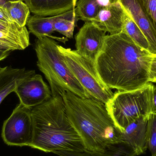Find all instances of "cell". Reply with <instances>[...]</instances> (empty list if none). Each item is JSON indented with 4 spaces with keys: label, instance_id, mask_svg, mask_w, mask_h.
I'll return each mask as SVG.
<instances>
[{
    "label": "cell",
    "instance_id": "22",
    "mask_svg": "<svg viewBox=\"0 0 156 156\" xmlns=\"http://www.w3.org/2000/svg\"><path fill=\"white\" fill-rule=\"evenodd\" d=\"M147 148L149 149L152 156L156 155V114L151 113L147 121L146 131Z\"/></svg>",
    "mask_w": 156,
    "mask_h": 156
},
{
    "label": "cell",
    "instance_id": "8",
    "mask_svg": "<svg viewBox=\"0 0 156 156\" xmlns=\"http://www.w3.org/2000/svg\"><path fill=\"white\" fill-rule=\"evenodd\" d=\"M20 103L32 108L49 100L52 97L50 89L40 75L33 74L21 81L14 90Z\"/></svg>",
    "mask_w": 156,
    "mask_h": 156
},
{
    "label": "cell",
    "instance_id": "12",
    "mask_svg": "<svg viewBox=\"0 0 156 156\" xmlns=\"http://www.w3.org/2000/svg\"><path fill=\"white\" fill-rule=\"evenodd\" d=\"M148 116H141L129 124L122 133L121 141L133 147L140 155L146 151V131Z\"/></svg>",
    "mask_w": 156,
    "mask_h": 156
},
{
    "label": "cell",
    "instance_id": "25",
    "mask_svg": "<svg viewBox=\"0 0 156 156\" xmlns=\"http://www.w3.org/2000/svg\"><path fill=\"white\" fill-rule=\"evenodd\" d=\"M156 81V55H153L149 73V82L154 83Z\"/></svg>",
    "mask_w": 156,
    "mask_h": 156
},
{
    "label": "cell",
    "instance_id": "3",
    "mask_svg": "<svg viewBox=\"0 0 156 156\" xmlns=\"http://www.w3.org/2000/svg\"><path fill=\"white\" fill-rule=\"evenodd\" d=\"M33 134L29 147L46 153L83 152L84 145L68 119L63 97H52L31 109Z\"/></svg>",
    "mask_w": 156,
    "mask_h": 156
},
{
    "label": "cell",
    "instance_id": "6",
    "mask_svg": "<svg viewBox=\"0 0 156 156\" xmlns=\"http://www.w3.org/2000/svg\"><path fill=\"white\" fill-rule=\"evenodd\" d=\"M66 65L92 99L106 103L113 96L112 89L100 80L95 64L79 54L76 50L58 45Z\"/></svg>",
    "mask_w": 156,
    "mask_h": 156
},
{
    "label": "cell",
    "instance_id": "21",
    "mask_svg": "<svg viewBox=\"0 0 156 156\" xmlns=\"http://www.w3.org/2000/svg\"><path fill=\"white\" fill-rule=\"evenodd\" d=\"M101 7L97 0H78L75 8L76 16L78 20L91 22Z\"/></svg>",
    "mask_w": 156,
    "mask_h": 156
},
{
    "label": "cell",
    "instance_id": "1",
    "mask_svg": "<svg viewBox=\"0 0 156 156\" xmlns=\"http://www.w3.org/2000/svg\"><path fill=\"white\" fill-rule=\"evenodd\" d=\"M153 55L124 32L105 36L95 61L101 80L111 89L135 90L149 83Z\"/></svg>",
    "mask_w": 156,
    "mask_h": 156
},
{
    "label": "cell",
    "instance_id": "13",
    "mask_svg": "<svg viewBox=\"0 0 156 156\" xmlns=\"http://www.w3.org/2000/svg\"><path fill=\"white\" fill-rule=\"evenodd\" d=\"M34 73L35 70H26L25 68L0 66V105L7 95L14 91L21 81Z\"/></svg>",
    "mask_w": 156,
    "mask_h": 156
},
{
    "label": "cell",
    "instance_id": "19",
    "mask_svg": "<svg viewBox=\"0 0 156 156\" xmlns=\"http://www.w3.org/2000/svg\"><path fill=\"white\" fill-rule=\"evenodd\" d=\"M5 8L10 17L20 27H24L30 17L29 7L23 1L9 2L5 4Z\"/></svg>",
    "mask_w": 156,
    "mask_h": 156
},
{
    "label": "cell",
    "instance_id": "9",
    "mask_svg": "<svg viewBox=\"0 0 156 156\" xmlns=\"http://www.w3.org/2000/svg\"><path fill=\"white\" fill-rule=\"evenodd\" d=\"M105 33L92 22H85L75 36L77 52L95 64L106 36Z\"/></svg>",
    "mask_w": 156,
    "mask_h": 156
},
{
    "label": "cell",
    "instance_id": "33",
    "mask_svg": "<svg viewBox=\"0 0 156 156\" xmlns=\"http://www.w3.org/2000/svg\"><path fill=\"white\" fill-rule=\"evenodd\" d=\"M155 156H156V155Z\"/></svg>",
    "mask_w": 156,
    "mask_h": 156
},
{
    "label": "cell",
    "instance_id": "31",
    "mask_svg": "<svg viewBox=\"0 0 156 156\" xmlns=\"http://www.w3.org/2000/svg\"><path fill=\"white\" fill-rule=\"evenodd\" d=\"M78 0H73V8L74 9H75L76 7V5L77 2Z\"/></svg>",
    "mask_w": 156,
    "mask_h": 156
},
{
    "label": "cell",
    "instance_id": "4",
    "mask_svg": "<svg viewBox=\"0 0 156 156\" xmlns=\"http://www.w3.org/2000/svg\"><path fill=\"white\" fill-rule=\"evenodd\" d=\"M58 44L45 37L37 38L34 45L37 67L49 82L52 97H62L66 92L70 91L81 97L91 98L66 65Z\"/></svg>",
    "mask_w": 156,
    "mask_h": 156
},
{
    "label": "cell",
    "instance_id": "28",
    "mask_svg": "<svg viewBox=\"0 0 156 156\" xmlns=\"http://www.w3.org/2000/svg\"><path fill=\"white\" fill-rule=\"evenodd\" d=\"M10 55V52L6 50L0 49V61H2Z\"/></svg>",
    "mask_w": 156,
    "mask_h": 156
},
{
    "label": "cell",
    "instance_id": "18",
    "mask_svg": "<svg viewBox=\"0 0 156 156\" xmlns=\"http://www.w3.org/2000/svg\"><path fill=\"white\" fill-rule=\"evenodd\" d=\"M29 36L18 35L0 31V49L11 52L22 50L30 45Z\"/></svg>",
    "mask_w": 156,
    "mask_h": 156
},
{
    "label": "cell",
    "instance_id": "2",
    "mask_svg": "<svg viewBox=\"0 0 156 156\" xmlns=\"http://www.w3.org/2000/svg\"><path fill=\"white\" fill-rule=\"evenodd\" d=\"M62 97L67 115L86 151L103 152L122 142V132L115 124L104 103L70 91L66 92Z\"/></svg>",
    "mask_w": 156,
    "mask_h": 156
},
{
    "label": "cell",
    "instance_id": "20",
    "mask_svg": "<svg viewBox=\"0 0 156 156\" xmlns=\"http://www.w3.org/2000/svg\"><path fill=\"white\" fill-rule=\"evenodd\" d=\"M122 31L126 33L137 46L149 52V43L146 37L139 27L126 12Z\"/></svg>",
    "mask_w": 156,
    "mask_h": 156
},
{
    "label": "cell",
    "instance_id": "24",
    "mask_svg": "<svg viewBox=\"0 0 156 156\" xmlns=\"http://www.w3.org/2000/svg\"><path fill=\"white\" fill-rule=\"evenodd\" d=\"M148 15L156 25V0H140Z\"/></svg>",
    "mask_w": 156,
    "mask_h": 156
},
{
    "label": "cell",
    "instance_id": "11",
    "mask_svg": "<svg viewBox=\"0 0 156 156\" xmlns=\"http://www.w3.org/2000/svg\"><path fill=\"white\" fill-rule=\"evenodd\" d=\"M125 12L117 1L111 2L107 6L102 7L97 16L91 22L104 32L110 35L121 33L123 29Z\"/></svg>",
    "mask_w": 156,
    "mask_h": 156
},
{
    "label": "cell",
    "instance_id": "30",
    "mask_svg": "<svg viewBox=\"0 0 156 156\" xmlns=\"http://www.w3.org/2000/svg\"><path fill=\"white\" fill-rule=\"evenodd\" d=\"M17 1H24V0H0V6H3L9 2H17Z\"/></svg>",
    "mask_w": 156,
    "mask_h": 156
},
{
    "label": "cell",
    "instance_id": "32",
    "mask_svg": "<svg viewBox=\"0 0 156 156\" xmlns=\"http://www.w3.org/2000/svg\"><path fill=\"white\" fill-rule=\"evenodd\" d=\"M156 81H155V82H156Z\"/></svg>",
    "mask_w": 156,
    "mask_h": 156
},
{
    "label": "cell",
    "instance_id": "27",
    "mask_svg": "<svg viewBox=\"0 0 156 156\" xmlns=\"http://www.w3.org/2000/svg\"><path fill=\"white\" fill-rule=\"evenodd\" d=\"M154 83H156V81ZM152 113L156 114V85H154L153 89V109Z\"/></svg>",
    "mask_w": 156,
    "mask_h": 156
},
{
    "label": "cell",
    "instance_id": "23",
    "mask_svg": "<svg viewBox=\"0 0 156 156\" xmlns=\"http://www.w3.org/2000/svg\"><path fill=\"white\" fill-rule=\"evenodd\" d=\"M0 31L18 35L29 36L26 27H20L15 23H9L0 21Z\"/></svg>",
    "mask_w": 156,
    "mask_h": 156
},
{
    "label": "cell",
    "instance_id": "15",
    "mask_svg": "<svg viewBox=\"0 0 156 156\" xmlns=\"http://www.w3.org/2000/svg\"><path fill=\"white\" fill-rule=\"evenodd\" d=\"M59 156H136L139 155L137 151L125 142H121L114 144L101 152H69L56 151L54 152Z\"/></svg>",
    "mask_w": 156,
    "mask_h": 156
},
{
    "label": "cell",
    "instance_id": "5",
    "mask_svg": "<svg viewBox=\"0 0 156 156\" xmlns=\"http://www.w3.org/2000/svg\"><path fill=\"white\" fill-rule=\"evenodd\" d=\"M154 86L149 82L135 90L117 91L105 104L108 113L122 133L137 118L152 113Z\"/></svg>",
    "mask_w": 156,
    "mask_h": 156
},
{
    "label": "cell",
    "instance_id": "29",
    "mask_svg": "<svg viewBox=\"0 0 156 156\" xmlns=\"http://www.w3.org/2000/svg\"><path fill=\"white\" fill-rule=\"evenodd\" d=\"M97 1L102 7L107 6L111 3L110 0H97Z\"/></svg>",
    "mask_w": 156,
    "mask_h": 156
},
{
    "label": "cell",
    "instance_id": "16",
    "mask_svg": "<svg viewBox=\"0 0 156 156\" xmlns=\"http://www.w3.org/2000/svg\"><path fill=\"white\" fill-rule=\"evenodd\" d=\"M54 16L51 17L34 15L30 16L27 23L30 33L35 36L38 39L47 37L52 38L57 37L51 35L54 30Z\"/></svg>",
    "mask_w": 156,
    "mask_h": 156
},
{
    "label": "cell",
    "instance_id": "10",
    "mask_svg": "<svg viewBox=\"0 0 156 156\" xmlns=\"http://www.w3.org/2000/svg\"><path fill=\"white\" fill-rule=\"evenodd\" d=\"M117 1L124 11L142 30L149 44V51L156 55V25L148 15L140 0H110Z\"/></svg>",
    "mask_w": 156,
    "mask_h": 156
},
{
    "label": "cell",
    "instance_id": "17",
    "mask_svg": "<svg viewBox=\"0 0 156 156\" xmlns=\"http://www.w3.org/2000/svg\"><path fill=\"white\" fill-rule=\"evenodd\" d=\"M75 9L54 16V30L64 35L68 38H72L75 27L78 21Z\"/></svg>",
    "mask_w": 156,
    "mask_h": 156
},
{
    "label": "cell",
    "instance_id": "14",
    "mask_svg": "<svg viewBox=\"0 0 156 156\" xmlns=\"http://www.w3.org/2000/svg\"><path fill=\"white\" fill-rule=\"evenodd\" d=\"M30 12L36 15L55 16L73 8V0H24Z\"/></svg>",
    "mask_w": 156,
    "mask_h": 156
},
{
    "label": "cell",
    "instance_id": "26",
    "mask_svg": "<svg viewBox=\"0 0 156 156\" xmlns=\"http://www.w3.org/2000/svg\"><path fill=\"white\" fill-rule=\"evenodd\" d=\"M0 21L9 23H15L11 19L7 11L3 6H0Z\"/></svg>",
    "mask_w": 156,
    "mask_h": 156
},
{
    "label": "cell",
    "instance_id": "7",
    "mask_svg": "<svg viewBox=\"0 0 156 156\" xmlns=\"http://www.w3.org/2000/svg\"><path fill=\"white\" fill-rule=\"evenodd\" d=\"M31 109L19 104L3 125L2 136L8 146L29 147L32 141Z\"/></svg>",
    "mask_w": 156,
    "mask_h": 156
}]
</instances>
